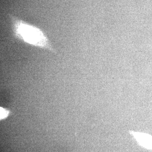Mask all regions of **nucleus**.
Wrapping results in <instances>:
<instances>
[{"mask_svg": "<svg viewBox=\"0 0 152 152\" xmlns=\"http://www.w3.org/2000/svg\"><path fill=\"white\" fill-rule=\"evenodd\" d=\"M14 35L25 43L56 53L47 35L42 30L10 15Z\"/></svg>", "mask_w": 152, "mask_h": 152, "instance_id": "obj_1", "label": "nucleus"}, {"mask_svg": "<svg viewBox=\"0 0 152 152\" xmlns=\"http://www.w3.org/2000/svg\"><path fill=\"white\" fill-rule=\"evenodd\" d=\"M8 111L4 109V108L1 107L0 109V118L1 119H3L5 118L8 115Z\"/></svg>", "mask_w": 152, "mask_h": 152, "instance_id": "obj_3", "label": "nucleus"}, {"mask_svg": "<svg viewBox=\"0 0 152 152\" xmlns=\"http://www.w3.org/2000/svg\"><path fill=\"white\" fill-rule=\"evenodd\" d=\"M131 134L142 146L152 150V137L145 133L131 132Z\"/></svg>", "mask_w": 152, "mask_h": 152, "instance_id": "obj_2", "label": "nucleus"}]
</instances>
